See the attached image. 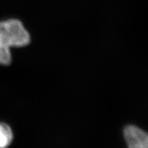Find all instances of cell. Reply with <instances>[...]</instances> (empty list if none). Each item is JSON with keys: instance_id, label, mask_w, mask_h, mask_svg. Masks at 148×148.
<instances>
[{"instance_id": "1", "label": "cell", "mask_w": 148, "mask_h": 148, "mask_svg": "<svg viewBox=\"0 0 148 148\" xmlns=\"http://www.w3.org/2000/svg\"><path fill=\"white\" fill-rule=\"evenodd\" d=\"M30 36L23 25L17 19L0 22V46L10 49L28 45Z\"/></svg>"}, {"instance_id": "2", "label": "cell", "mask_w": 148, "mask_h": 148, "mask_svg": "<svg viewBox=\"0 0 148 148\" xmlns=\"http://www.w3.org/2000/svg\"><path fill=\"white\" fill-rule=\"evenodd\" d=\"M123 134L128 148H148L147 134L139 127L127 125Z\"/></svg>"}, {"instance_id": "3", "label": "cell", "mask_w": 148, "mask_h": 148, "mask_svg": "<svg viewBox=\"0 0 148 148\" xmlns=\"http://www.w3.org/2000/svg\"><path fill=\"white\" fill-rule=\"evenodd\" d=\"M13 138L12 130L8 125L0 123V148H7Z\"/></svg>"}, {"instance_id": "4", "label": "cell", "mask_w": 148, "mask_h": 148, "mask_svg": "<svg viewBox=\"0 0 148 148\" xmlns=\"http://www.w3.org/2000/svg\"><path fill=\"white\" fill-rule=\"evenodd\" d=\"M10 50L9 48L0 46V64L2 65H9L11 63Z\"/></svg>"}]
</instances>
